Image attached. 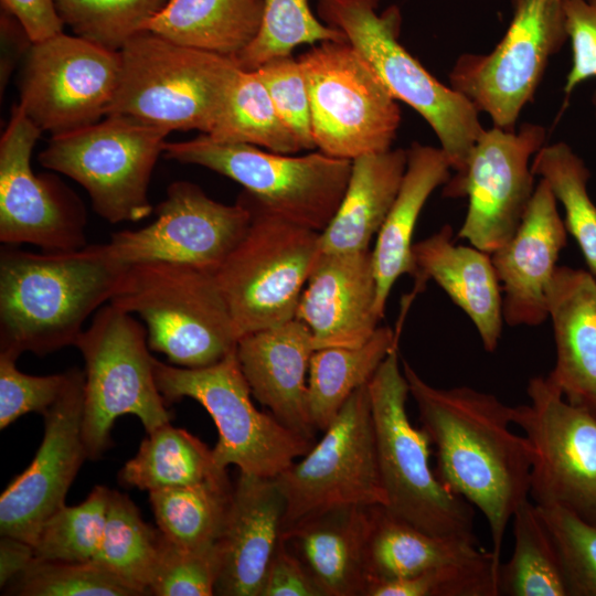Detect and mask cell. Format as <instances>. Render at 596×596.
Instances as JSON below:
<instances>
[{"label": "cell", "instance_id": "30", "mask_svg": "<svg viewBox=\"0 0 596 596\" xmlns=\"http://www.w3.org/2000/svg\"><path fill=\"white\" fill-rule=\"evenodd\" d=\"M263 18L264 0H168L145 30L234 61L257 36Z\"/></svg>", "mask_w": 596, "mask_h": 596}, {"label": "cell", "instance_id": "32", "mask_svg": "<svg viewBox=\"0 0 596 596\" xmlns=\"http://www.w3.org/2000/svg\"><path fill=\"white\" fill-rule=\"evenodd\" d=\"M398 332L383 326L359 347H330L312 353L307 382V408L316 430L323 432L348 398L369 384L386 355L397 345Z\"/></svg>", "mask_w": 596, "mask_h": 596}, {"label": "cell", "instance_id": "4", "mask_svg": "<svg viewBox=\"0 0 596 596\" xmlns=\"http://www.w3.org/2000/svg\"><path fill=\"white\" fill-rule=\"evenodd\" d=\"M121 68L108 115L209 135L240 71L227 57L143 30L119 50Z\"/></svg>", "mask_w": 596, "mask_h": 596}, {"label": "cell", "instance_id": "37", "mask_svg": "<svg viewBox=\"0 0 596 596\" xmlns=\"http://www.w3.org/2000/svg\"><path fill=\"white\" fill-rule=\"evenodd\" d=\"M161 532L141 518L130 498L110 491L103 538L93 561L107 567L129 586L150 595Z\"/></svg>", "mask_w": 596, "mask_h": 596}, {"label": "cell", "instance_id": "10", "mask_svg": "<svg viewBox=\"0 0 596 596\" xmlns=\"http://www.w3.org/2000/svg\"><path fill=\"white\" fill-rule=\"evenodd\" d=\"M162 156L227 177L275 213L319 233L334 216L352 169V160L319 150L296 157L249 143L216 141L205 134L167 141Z\"/></svg>", "mask_w": 596, "mask_h": 596}, {"label": "cell", "instance_id": "14", "mask_svg": "<svg viewBox=\"0 0 596 596\" xmlns=\"http://www.w3.org/2000/svg\"><path fill=\"white\" fill-rule=\"evenodd\" d=\"M567 0H510L512 18L494 49L460 55L450 86L465 95L493 126L515 130V124L541 84L549 62L568 40Z\"/></svg>", "mask_w": 596, "mask_h": 596}, {"label": "cell", "instance_id": "39", "mask_svg": "<svg viewBox=\"0 0 596 596\" xmlns=\"http://www.w3.org/2000/svg\"><path fill=\"white\" fill-rule=\"evenodd\" d=\"M347 40L345 34L318 20L308 0H264V18L255 40L234 60L244 71L289 55L301 44Z\"/></svg>", "mask_w": 596, "mask_h": 596}, {"label": "cell", "instance_id": "36", "mask_svg": "<svg viewBox=\"0 0 596 596\" xmlns=\"http://www.w3.org/2000/svg\"><path fill=\"white\" fill-rule=\"evenodd\" d=\"M207 136L221 142L249 143L285 155L302 150L295 135L277 114L257 72L242 68Z\"/></svg>", "mask_w": 596, "mask_h": 596}, {"label": "cell", "instance_id": "7", "mask_svg": "<svg viewBox=\"0 0 596 596\" xmlns=\"http://www.w3.org/2000/svg\"><path fill=\"white\" fill-rule=\"evenodd\" d=\"M248 227L214 276L238 339L295 318L320 255V233L272 211L243 190Z\"/></svg>", "mask_w": 596, "mask_h": 596}, {"label": "cell", "instance_id": "19", "mask_svg": "<svg viewBox=\"0 0 596 596\" xmlns=\"http://www.w3.org/2000/svg\"><path fill=\"white\" fill-rule=\"evenodd\" d=\"M153 211L157 219L152 223L115 232L106 243L123 265L168 262L215 272L241 241L251 220L241 201L220 203L189 181L171 183L167 198Z\"/></svg>", "mask_w": 596, "mask_h": 596}, {"label": "cell", "instance_id": "38", "mask_svg": "<svg viewBox=\"0 0 596 596\" xmlns=\"http://www.w3.org/2000/svg\"><path fill=\"white\" fill-rule=\"evenodd\" d=\"M531 169L563 205L565 227L596 276V205L587 192L590 172L585 162L566 142L558 141L545 143L532 158Z\"/></svg>", "mask_w": 596, "mask_h": 596}, {"label": "cell", "instance_id": "22", "mask_svg": "<svg viewBox=\"0 0 596 596\" xmlns=\"http://www.w3.org/2000/svg\"><path fill=\"white\" fill-rule=\"evenodd\" d=\"M375 299L372 251L320 253L295 318L309 328L316 350L359 347L380 327Z\"/></svg>", "mask_w": 596, "mask_h": 596}, {"label": "cell", "instance_id": "34", "mask_svg": "<svg viewBox=\"0 0 596 596\" xmlns=\"http://www.w3.org/2000/svg\"><path fill=\"white\" fill-rule=\"evenodd\" d=\"M233 488L225 471L194 485L149 491L159 531L184 549L215 545L224 529Z\"/></svg>", "mask_w": 596, "mask_h": 596}, {"label": "cell", "instance_id": "51", "mask_svg": "<svg viewBox=\"0 0 596 596\" xmlns=\"http://www.w3.org/2000/svg\"><path fill=\"white\" fill-rule=\"evenodd\" d=\"M0 92L6 89L18 63L26 56L33 41L22 23L9 11L1 8L0 13Z\"/></svg>", "mask_w": 596, "mask_h": 596}, {"label": "cell", "instance_id": "52", "mask_svg": "<svg viewBox=\"0 0 596 596\" xmlns=\"http://www.w3.org/2000/svg\"><path fill=\"white\" fill-rule=\"evenodd\" d=\"M34 561V550L30 543L1 535L0 539V587L21 575Z\"/></svg>", "mask_w": 596, "mask_h": 596}, {"label": "cell", "instance_id": "41", "mask_svg": "<svg viewBox=\"0 0 596 596\" xmlns=\"http://www.w3.org/2000/svg\"><path fill=\"white\" fill-rule=\"evenodd\" d=\"M168 0H54L74 35L119 51L161 11Z\"/></svg>", "mask_w": 596, "mask_h": 596}, {"label": "cell", "instance_id": "47", "mask_svg": "<svg viewBox=\"0 0 596 596\" xmlns=\"http://www.w3.org/2000/svg\"><path fill=\"white\" fill-rule=\"evenodd\" d=\"M18 358L0 352V428L19 417L44 414L57 400L67 380V371L51 375H30L17 368Z\"/></svg>", "mask_w": 596, "mask_h": 596}, {"label": "cell", "instance_id": "25", "mask_svg": "<svg viewBox=\"0 0 596 596\" xmlns=\"http://www.w3.org/2000/svg\"><path fill=\"white\" fill-rule=\"evenodd\" d=\"M555 365L547 374L572 405L596 415V279L557 266L547 290Z\"/></svg>", "mask_w": 596, "mask_h": 596}, {"label": "cell", "instance_id": "24", "mask_svg": "<svg viewBox=\"0 0 596 596\" xmlns=\"http://www.w3.org/2000/svg\"><path fill=\"white\" fill-rule=\"evenodd\" d=\"M316 351L309 328L294 318L243 336L236 344L252 395L281 424L313 440L307 408L309 364Z\"/></svg>", "mask_w": 596, "mask_h": 596}, {"label": "cell", "instance_id": "27", "mask_svg": "<svg viewBox=\"0 0 596 596\" xmlns=\"http://www.w3.org/2000/svg\"><path fill=\"white\" fill-rule=\"evenodd\" d=\"M372 507L337 508L281 533L299 547L323 596H364Z\"/></svg>", "mask_w": 596, "mask_h": 596}, {"label": "cell", "instance_id": "49", "mask_svg": "<svg viewBox=\"0 0 596 596\" xmlns=\"http://www.w3.org/2000/svg\"><path fill=\"white\" fill-rule=\"evenodd\" d=\"M260 596H323L307 566L283 539L268 567Z\"/></svg>", "mask_w": 596, "mask_h": 596}, {"label": "cell", "instance_id": "18", "mask_svg": "<svg viewBox=\"0 0 596 596\" xmlns=\"http://www.w3.org/2000/svg\"><path fill=\"white\" fill-rule=\"evenodd\" d=\"M42 131L14 104L0 140V242L45 252L87 245L81 199L53 174H36L31 156Z\"/></svg>", "mask_w": 596, "mask_h": 596}, {"label": "cell", "instance_id": "42", "mask_svg": "<svg viewBox=\"0 0 596 596\" xmlns=\"http://www.w3.org/2000/svg\"><path fill=\"white\" fill-rule=\"evenodd\" d=\"M2 590L4 594L20 596H141L96 561L34 558L29 567Z\"/></svg>", "mask_w": 596, "mask_h": 596}, {"label": "cell", "instance_id": "12", "mask_svg": "<svg viewBox=\"0 0 596 596\" xmlns=\"http://www.w3.org/2000/svg\"><path fill=\"white\" fill-rule=\"evenodd\" d=\"M297 60L319 151L353 160L392 149L401 123L397 100L348 40L313 44Z\"/></svg>", "mask_w": 596, "mask_h": 596}, {"label": "cell", "instance_id": "16", "mask_svg": "<svg viewBox=\"0 0 596 596\" xmlns=\"http://www.w3.org/2000/svg\"><path fill=\"white\" fill-rule=\"evenodd\" d=\"M120 68L119 51L62 32L32 44L22 61L18 104L51 137L83 129L107 116Z\"/></svg>", "mask_w": 596, "mask_h": 596}, {"label": "cell", "instance_id": "9", "mask_svg": "<svg viewBox=\"0 0 596 596\" xmlns=\"http://www.w3.org/2000/svg\"><path fill=\"white\" fill-rule=\"evenodd\" d=\"M155 377L168 404L190 397L211 415L219 433L212 451L221 469L235 465L240 472L274 479L313 446V440L255 407L236 349L203 368L175 366L156 359Z\"/></svg>", "mask_w": 596, "mask_h": 596}, {"label": "cell", "instance_id": "40", "mask_svg": "<svg viewBox=\"0 0 596 596\" xmlns=\"http://www.w3.org/2000/svg\"><path fill=\"white\" fill-rule=\"evenodd\" d=\"M111 489L95 486L77 505H64L41 526L33 543L41 561H93L100 544Z\"/></svg>", "mask_w": 596, "mask_h": 596}, {"label": "cell", "instance_id": "29", "mask_svg": "<svg viewBox=\"0 0 596 596\" xmlns=\"http://www.w3.org/2000/svg\"><path fill=\"white\" fill-rule=\"evenodd\" d=\"M407 167V149H390L352 160L341 203L320 233V253L370 249L401 188Z\"/></svg>", "mask_w": 596, "mask_h": 596}, {"label": "cell", "instance_id": "48", "mask_svg": "<svg viewBox=\"0 0 596 596\" xmlns=\"http://www.w3.org/2000/svg\"><path fill=\"white\" fill-rule=\"evenodd\" d=\"M565 14L572 51L564 83L568 96L578 85L596 77V0H567Z\"/></svg>", "mask_w": 596, "mask_h": 596}, {"label": "cell", "instance_id": "20", "mask_svg": "<svg viewBox=\"0 0 596 596\" xmlns=\"http://www.w3.org/2000/svg\"><path fill=\"white\" fill-rule=\"evenodd\" d=\"M84 371L67 370L64 389L43 414L44 436L29 467L0 497V534L33 545L43 523L65 505L67 491L88 459L82 434Z\"/></svg>", "mask_w": 596, "mask_h": 596}, {"label": "cell", "instance_id": "21", "mask_svg": "<svg viewBox=\"0 0 596 596\" xmlns=\"http://www.w3.org/2000/svg\"><path fill=\"white\" fill-rule=\"evenodd\" d=\"M566 242L557 200L546 181L540 179L517 232L490 254L507 324L533 327L549 318L547 290Z\"/></svg>", "mask_w": 596, "mask_h": 596}, {"label": "cell", "instance_id": "17", "mask_svg": "<svg viewBox=\"0 0 596 596\" xmlns=\"http://www.w3.org/2000/svg\"><path fill=\"white\" fill-rule=\"evenodd\" d=\"M545 127L524 123L518 131L485 129L464 175L448 180L444 195L468 198L458 236L491 254L517 232L534 193L531 159L545 145Z\"/></svg>", "mask_w": 596, "mask_h": 596}, {"label": "cell", "instance_id": "3", "mask_svg": "<svg viewBox=\"0 0 596 596\" xmlns=\"http://www.w3.org/2000/svg\"><path fill=\"white\" fill-rule=\"evenodd\" d=\"M377 4L379 0H319L318 14L345 34L396 100L427 121L455 171L449 180H458L485 131L480 111L465 95L436 79L400 43V9L391 6L379 13Z\"/></svg>", "mask_w": 596, "mask_h": 596}, {"label": "cell", "instance_id": "26", "mask_svg": "<svg viewBox=\"0 0 596 596\" xmlns=\"http://www.w3.org/2000/svg\"><path fill=\"white\" fill-rule=\"evenodd\" d=\"M416 286L433 279L470 318L486 351L493 352L503 328L502 292L491 255L456 245L450 225L414 243Z\"/></svg>", "mask_w": 596, "mask_h": 596}, {"label": "cell", "instance_id": "45", "mask_svg": "<svg viewBox=\"0 0 596 596\" xmlns=\"http://www.w3.org/2000/svg\"><path fill=\"white\" fill-rule=\"evenodd\" d=\"M220 566L217 543L205 550H190L170 542L161 533L150 595H215Z\"/></svg>", "mask_w": 596, "mask_h": 596}, {"label": "cell", "instance_id": "2", "mask_svg": "<svg viewBox=\"0 0 596 596\" xmlns=\"http://www.w3.org/2000/svg\"><path fill=\"white\" fill-rule=\"evenodd\" d=\"M128 266L107 244L0 252V352L43 356L75 345L86 320L109 302Z\"/></svg>", "mask_w": 596, "mask_h": 596}, {"label": "cell", "instance_id": "11", "mask_svg": "<svg viewBox=\"0 0 596 596\" xmlns=\"http://www.w3.org/2000/svg\"><path fill=\"white\" fill-rule=\"evenodd\" d=\"M169 130L123 115L51 137L38 160L81 184L94 211L116 224L151 214L150 178Z\"/></svg>", "mask_w": 596, "mask_h": 596}, {"label": "cell", "instance_id": "15", "mask_svg": "<svg viewBox=\"0 0 596 596\" xmlns=\"http://www.w3.org/2000/svg\"><path fill=\"white\" fill-rule=\"evenodd\" d=\"M526 393L513 424L531 449L530 498L596 526V415L570 404L549 375L530 379Z\"/></svg>", "mask_w": 596, "mask_h": 596}, {"label": "cell", "instance_id": "1", "mask_svg": "<svg viewBox=\"0 0 596 596\" xmlns=\"http://www.w3.org/2000/svg\"><path fill=\"white\" fill-rule=\"evenodd\" d=\"M403 372L435 450L437 478L483 514L501 564L507 525L530 498L531 449L510 428L513 407L469 386L435 387L405 360Z\"/></svg>", "mask_w": 596, "mask_h": 596}, {"label": "cell", "instance_id": "5", "mask_svg": "<svg viewBox=\"0 0 596 596\" xmlns=\"http://www.w3.org/2000/svg\"><path fill=\"white\" fill-rule=\"evenodd\" d=\"M109 304L138 315L150 350L177 366H207L236 349L238 337L214 272L168 262L130 265Z\"/></svg>", "mask_w": 596, "mask_h": 596}, {"label": "cell", "instance_id": "44", "mask_svg": "<svg viewBox=\"0 0 596 596\" xmlns=\"http://www.w3.org/2000/svg\"><path fill=\"white\" fill-rule=\"evenodd\" d=\"M554 541L568 596H596V526L560 505H536Z\"/></svg>", "mask_w": 596, "mask_h": 596}, {"label": "cell", "instance_id": "6", "mask_svg": "<svg viewBox=\"0 0 596 596\" xmlns=\"http://www.w3.org/2000/svg\"><path fill=\"white\" fill-rule=\"evenodd\" d=\"M368 389L384 508L428 533L476 539L472 505L439 481L429 465L430 439L408 418L409 387L400 368L397 345Z\"/></svg>", "mask_w": 596, "mask_h": 596}, {"label": "cell", "instance_id": "53", "mask_svg": "<svg viewBox=\"0 0 596 596\" xmlns=\"http://www.w3.org/2000/svg\"><path fill=\"white\" fill-rule=\"evenodd\" d=\"M592 104H593L594 113H595V117H596V91H595V93L593 94V97H592Z\"/></svg>", "mask_w": 596, "mask_h": 596}, {"label": "cell", "instance_id": "28", "mask_svg": "<svg viewBox=\"0 0 596 596\" xmlns=\"http://www.w3.org/2000/svg\"><path fill=\"white\" fill-rule=\"evenodd\" d=\"M450 164L440 148L413 142L396 199L372 251L376 279L375 309L381 319L393 285L402 275L415 277L413 235L418 216L430 196L450 179Z\"/></svg>", "mask_w": 596, "mask_h": 596}, {"label": "cell", "instance_id": "46", "mask_svg": "<svg viewBox=\"0 0 596 596\" xmlns=\"http://www.w3.org/2000/svg\"><path fill=\"white\" fill-rule=\"evenodd\" d=\"M263 81L274 107L302 150L315 149L310 102L305 75L292 54L274 57L254 70Z\"/></svg>", "mask_w": 596, "mask_h": 596}, {"label": "cell", "instance_id": "43", "mask_svg": "<svg viewBox=\"0 0 596 596\" xmlns=\"http://www.w3.org/2000/svg\"><path fill=\"white\" fill-rule=\"evenodd\" d=\"M500 565L492 552L485 550L416 576L373 582L364 596H499Z\"/></svg>", "mask_w": 596, "mask_h": 596}, {"label": "cell", "instance_id": "35", "mask_svg": "<svg viewBox=\"0 0 596 596\" xmlns=\"http://www.w3.org/2000/svg\"><path fill=\"white\" fill-rule=\"evenodd\" d=\"M511 520L514 549L500 565V595L568 596L554 541L536 504L523 501Z\"/></svg>", "mask_w": 596, "mask_h": 596}, {"label": "cell", "instance_id": "8", "mask_svg": "<svg viewBox=\"0 0 596 596\" xmlns=\"http://www.w3.org/2000/svg\"><path fill=\"white\" fill-rule=\"evenodd\" d=\"M74 347L85 362L82 434L88 459L109 448L114 423L123 415L138 417L147 434L171 422L156 382L147 329L131 313L104 305Z\"/></svg>", "mask_w": 596, "mask_h": 596}, {"label": "cell", "instance_id": "50", "mask_svg": "<svg viewBox=\"0 0 596 596\" xmlns=\"http://www.w3.org/2000/svg\"><path fill=\"white\" fill-rule=\"evenodd\" d=\"M1 8L13 14L24 26L33 43L63 32L64 23L54 0H0Z\"/></svg>", "mask_w": 596, "mask_h": 596}, {"label": "cell", "instance_id": "23", "mask_svg": "<svg viewBox=\"0 0 596 596\" xmlns=\"http://www.w3.org/2000/svg\"><path fill=\"white\" fill-rule=\"evenodd\" d=\"M285 499L275 479L240 472L217 541L215 595L260 596L283 533Z\"/></svg>", "mask_w": 596, "mask_h": 596}, {"label": "cell", "instance_id": "33", "mask_svg": "<svg viewBox=\"0 0 596 596\" xmlns=\"http://www.w3.org/2000/svg\"><path fill=\"white\" fill-rule=\"evenodd\" d=\"M225 471L201 439L169 423L147 434L136 456L119 471L118 480L125 487L149 492L194 485Z\"/></svg>", "mask_w": 596, "mask_h": 596}, {"label": "cell", "instance_id": "31", "mask_svg": "<svg viewBox=\"0 0 596 596\" xmlns=\"http://www.w3.org/2000/svg\"><path fill=\"white\" fill-rule=\"evenodd\" d=\"M483 551L477 539L432 534L375 505L365 554L368 585L416 576Z\"/></svg>", "mask_w": 596, "mask_h": 596}, {"label": "cell", "instance_id": "13", "mask_svg": "<svg viewBox=\"0 0 596 596\" xmlns=\"http://www.w3.org/2000/svg\"><path fill=\"white\" fill-rule=\"evenodd\" d=\"M274 479L285 499L283 532L332 509L385 505L368 384L348 398L322 438Z\"/></svg>", "mask_w": 596, "mask_h": 596}]
</instances>
